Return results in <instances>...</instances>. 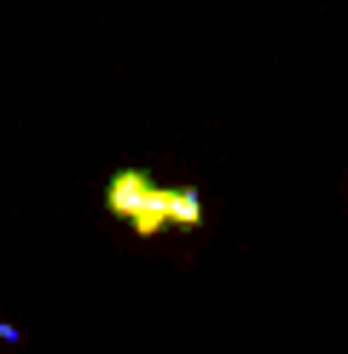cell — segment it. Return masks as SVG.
I'll use <instances>...</instances> for the list:
<instances>
[{"mask_svg":"<svg viewBox=\"0 0 348 354\" xmlns=\"http://www.w3.org/2000/svg\"><path fill=\"white\" fill-rule=\"evenodd\" d=\"M0 337H6V343H18V326H12L6 314H0Z\"/></svg>","mask_w":348,"mask_h":354,"instance_id":"3","label":"cell"},{"mask_svg":"<svg viewBox=\"0 0 348 354\" xmlns=\"http://www.w3.org/2000/svg\"><path fill=\"white\" fill-rule=\"evenodd\" d=\"M168 227H186V232L203 227V198H197V186H174V198H168Z\"/></svg>","mask_w":348,"mask_h":354,"instance_id":"2","label":"cell"},{"mask_svg":"<svg viewBox=\"0 0 348 354\" xmlns=\"http://www.w3.org/2000/svg\"><path fill=\"white\" fill-rule=\"evenodd\" d=\"M168 198H174V186H157V180H151L134 203H128V215H122V221L139 232V239H157V232L168 227Z\"/></svg>","mask_w":348,"mask_h":354,"instance_id":"1","label":"cell"}]
</instances>
